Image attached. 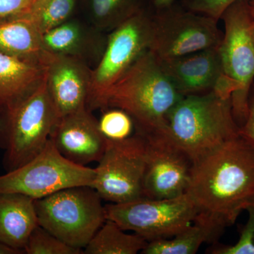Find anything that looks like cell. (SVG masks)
Listing matches in <instances>:
<instances>
[{
  "label": "cell",
  "instance_id": "1",
  "mask_svg": "<svg viewBox=\"0 0 254 254\" xmlns=\"http://www.w3.org/2000/svg\"><path fill=\"white\" fill-rule=\"evenodd\" d=\"M186 193L199 213L233 225L254 199V148L240 133L193 161Z\"/></svg>",
  "mask_w": 254,
  "mask_h": 254
},
{
  "label": "cell",
  "instance_id": "2",
  "mask_svg": "<svg viewBox=\"0 0 254 254\" xmlns=\"http://www.w3.org/2000/svg\"><path fill=\"white\" fill-rule=\"evenodd\" d=\"M150 50L105 90L91 109L119 108L133 119L137 132L168 131V118L182 99Z\"/></svg>",
  "mask_w": 254,
  "mask_h": 254
},
{
  "label": "cell",
  "instance_id": "3",
  "mask_svg": "<svg viewBox=\"0 0 254 254\" xmlns=\"http://www.w3.org/2000/svg\"><path fill=\"white\" fill-rule=\"evenodd\" d=\"M168 131L193 161L240 133L231 98L214 91L182 97L169 114Z\"/></svg>",
  "mask_w": 254,
  "mask_h": 254
},
{
  "label": "cell",
  "instance_id": "4",
  "mask_svg": "<svg viewBox=\"0 0 254 254\" xmlns=\"http://www.w3.org/2000/svg\"><path fill=\"white\" fill-rule=\"evenodd\" d=\"M58 120L46 80L14 108L0 114V146L4 150L6 171L19 168L39 154Z\"/></svg>",
  "mask_w": 254,
  "mask_h": 254
},
{
  "label": "cell",
  "instance_id": "5",
  "mask_svg": "<svg viewBox=\"0 0 254 254\" xmlns=\"http://www.w3.org/2000/svg\"><path fill=\"white\" fill-rule=\"evenodd\" d=\"M93 187H68L34 200L38 225L75 248L86 247L106 221L105 206Z\"/></svg>",
  "mask_w": 254,
  "mask_h": 254
},
{
  "label": "cell",
  "instance_id": "6",
  "mask_svg": "<svg viewBox=\"0 0 254 254\" xmlns=\"http://www.w3.org/2000/svg\"><path fill=\"white\" fill-rule=\"evenodd\" d=\"M220 18L225 27L219 46L222 70L231 88L232 113L240 127L248 114L254 81V18L249 0H237Z\"/></svg>",
  "mask_w": 254,
  "mask_h": 254
},
{
  "label": "cell",
  "instance_id": "7",
  "mask_svg": "<svg viewBox=\"0 0 254 254\" xmlns=\"http://www.w3.org/2000/svg\"><path fill=\"white\" fill-rule=\"evenodd\" d=\"M95 176V168L65 158L50 138L35 158L0 175V193H20L40 199L68 187H92Z\"/></svg>",
  "mask_w": 254,
  "mask_h": 254
},
{
  "label": "cell",
  "instance_id": "8",
  "mask_svg": "<svg viewBox=\"0 0 254 254\" xmlns=\"http://www.w3.org/2000/svg\"><path fill=\"white\" fill-rule=\"evenodd\" d=\"M199 213L187 193L175 198H141L105 205L107 220L148 242L173 237L190 226Z\"/></svg>",
  "mask_w": 254,
  "mask_h": 254
},
{
  "label": "cell",
  "instance_id": "9",
  "mask_svg": "<svg viewBox=\"0 0 254 254\" xmlns=\"http://www.w3.org/2000/svg\"><path fill=\"white\" fill-rule=\"evenodd\" d=\"M153 26L150 50L159 60L218 47L223 37L218 21L177 2L163 8L154 6Z\"/></svg>",
  "mask_w": 254,
  "mask_h": 254
},
{
  "label": "cell",
  "instance_id": "10",
  "mask_svg": "<svg viewBox=\"0 0 254 254\" xmlns=\"http://www.w3.org/2000/svg\"><path fill=\"white\" fill-rule=\"evenodd\" d=\"M153 11L154 5L133 15L110 32L99 63L92 69L88 109L105 90L150 50L153 36Z\"/></svg>",
  "mask_w": 254,
  "mask_h": 254
},
{
  "label": "cell",
  "instance_id": "11",
  "mask_svg": "<svg viewBox=\"0 0 254 254\" xmlns=\"http://www.w3.org/2000/svg\"><path fill=\"white\" fill-rule=\"evenodd\" d=\"M145 159V138L139 132L124 141H107L92 187L102 199L112 203L143 198Z\"/></svg>",
  "mask_w": 254,
  "mask_h": 254
},
{
  "label": "cell",
  "instance_id": "12",
  "mask_svg": "<svg viewBox=\"0 0 254 254\" xmlns=\"http://www.w3.org/2000/svg\"><path fill=\"white\" fill-rule=\"evenodd\" d=\"M142 134L146 143L143 198L164 199L186 193L193 168L191 158L168 131Z\"/></svg>",
  "mask_w": 254,
  "mask_h": 254
},
{
  "label": "cell",
  "instance_id": "13",
  "mask_svg": "<svg viewBox=\"0 0 254 254\" xmlns=\"http://www.w3.org/2000/svg\"><path fill=\"white\" fill-rule=\"evenodd\" d=\"M91 80L92 69L84 60L51 53L46 88L58 118L88 108Z\"/></svg>",
  "mask_w": 254,
  "mask_h": 254
},
{
  "label": "cell",
  "instance_id": "14",
  "mask_svg": "<svg viewBox=\"0 0 254 254\" xmlns=\"http://www.w3.org/2000/svg\"><path fill=\"white\" fill-rule=\"evenodd\" d=\"M50 139L65 158L83 166L99 162L107 145L98 120L88 108L59 118Z\"/></svg>",
  "mask_w": 254,
  "mask_h": 254
},
{
  "label": "cell",
  "instance_id": "15",
  "mask_svg": "<svg viewBox=\"0 0 254 254\" xmlns=\"http://www.w3.org/2000/svg\"><path fill=\"white\" fill-rule=\"evenodd\" d=\"M219 46L177 58L159 60L160 66L183 96L209 93L215 89L224 76Z\"/></svg>",
  "mask_w": 254,
  "mask_h": 254
},
{
  "label": "cell",
  "instance_id": "16",
  "mask_svg": "<svg viewBox=\"0 0 254 254\" xmlns=\"http://www.w3.org/2000/svg\"><path fill=\"white\" fill-rule=\"evenodd\" d=\"M103 33L91 25L69 19L44 33L43 42L52 54L79 58L87 63L96 58L99 63L107 42Z\"/></svg>",
  "mask_w": 254,
  "mask_h": 254
},
{
  "label": "cell",
  "instance_id": "17",
  "mask_svg": "<svg viewBox=\"0 0 254 254\" xmlns=\"http://www.w3.org/2000/svg\"><path fill=\"white\" fill-rule=\"evenodd\" d=\"M47 66L0 53V114L14 108L46 78Z\"/></svg>",
  "mask_w": 254,
  "mask_h": 254
},
{
  "label": "cell",
  "instance_id": "18",
  "mask_svg": "<svg viewBox=\"0 0 254 254\" xmlns=\"http://www.w3.org/2000/svg\"><path fill=\"white\" fill-rule=\"evenodd\" d=\"M34 200L15 193H0V242L23 251L38 226Z\"/></svg>",
  "mask_w": 254,
  "mask_h": 254
},
{
  "label": "cell",
  "instance_id": "19",
  "mask_svg": "<svg viewBox=\"0 0 254 254\" xmlns=\"http://www.w3.org/2000/svg\"><path fill=\"white\" fill-rule=\"evenodd\" d=\"M43 33L29 16L0 24V53L46 65L51 53L45 49Z\"/></svg>",
  "mask_w": 254,
  "mask_h": 254
},
{
  "label": "cell",
  "instance_id": "20",
  "mask_svg": "<svg viewBox=\"0 0 254 254\" xmlns=\"http://www.w3.org/2000/svg\"><path fill=\"white\" fill-rule=\"evenodd\" d=\"M225 227L210 217L198 213L190 227L170 239L150 241L143 254H194L205 242L220 236Z\"/></svg>",
  "mask_w": 254,
  "mask_h": 254
},
{
  "label": "cell",
  "instance_id": "21",
  "mask_svg": "<svg viewBox=\"0 0 254 254\" xmlns=\"http://www.w3.org/2000/svg\"><path fill=\"white\" fill-rule=\"evenodd\" d=\"M91 26L110 32L133 15L153 6V0H83Z\"/></svg>",
  "mask_w": 254,
  "mask_h": 254
},
{
  "label": "cell",
  "instance_id": "22",
  "mask_svg": "<svg viewBox=\"0 0 254 254\" xmlns=\"http://www.w3.org/2000/svg\"><path fill=\"white\" fill-rule=\"evenodd\" d=\"M148 241L134 233L129 235L115 222L106 220L83 250L85 254H136Z\"/></svg>",
  "mask_w": 254,
  "mask_h": 254
},
{
  "label": "cell",
  "instance_id": "23",
  "mask_svg": "<svg viewBox=\"0 0 254 254\" xmlns=\"http://www.w3.org/2000/svg\"><path fill=\"white\" fill-rule=\"evenodd\" d=\"M77 0H39L29 15L43 34L70 19Z\"/></svg>",
  "mask_w": 254,
  "mask_h": 254
},
{
  "label": "cell",
  "instance_id": "24",
  "mask_svg": "<svg viewBox=\"0 0 254 254\" xmlns=\"http://www.w3.org/2000/svg\"><path fill=\"white\" fill-rule=\"evenodd\" d=\"M98 121V127L107 141H121L133 136L134 122L126 112L119 108H108Z\"/></svg>",
  "mask_w": 254,
  "mask_h": 254
},
{
  "label": "cell",
  "instance_id": "25",
  "mask_svg": "<svg viewBox=\"0 0 254 254\" xmlns=\"http://www.w3.org/2000/svg\"><path fill=\"white\" fill-rule=\"evenodd\" d=\"M28 254H81L83 250L64 243L38 225L30 235L24 249Z\"/></svg>",
  "mask_w": 254,
  "mask_h": 254
},
{
  "label": "cell",
  "instance_id": "26",
  "mask_svg": "<svg viewBox=\"0 0 254 254\" xmlns=\"http://www.w3.org/2000/svg\"><path fill=\"white\" fill-rule=\"evenodd\" d=\"M248 220L242 227L238 242L234 245L218 246L212 250L214 254H254V199L246 210Z\"/></svg>",
  "mask_w": 254,
  "mask_h": 254
},
{
  "label": "cell",
  "instance_id": "27",
  "mask_svg": "<svg viewBox=\"0 0 254 254\" xmlns=\"http://www.w3.org/2000/svg\"><path fill=\"white\" fill-rule=\"evenodd\" d=\"M39 0H0V24L29 16Z\"/></svg>",
  "mask_w": 254,
  "mask_h": 254
},
{
  "label": "cell",
  "instance_id": "28",
  "mask_svg": "<svg viewBox=\"0 0 254 254\" xmlns=\"http://www.w3.org/2000/svg\"><path fill=\"white\" fill-rule=\"evenodd\" d=\"M237 0H183L182 5L195 12L218 21L225 10Z\"/></svg>",
  "mask_w": 254,
  "mask_h": 254
},
{
  "label": "cell",
  "instance_id": "29",
  "mask_svg": "<svg viewBox=\"0 0 254 254\" xmlns=\"http://www.w3.org/2000/svg\"><path fill=\"white\" fill-rule=\"evenodd\" d=\"M240 134L254 148V92L250 98L247 118L240 127Z\"/></svg>",
  "mask_w": 254,
  "mask_h": 254
},
{
  "label": "cell",
  "instance_id": "30",
  "mask_svg": "<svg viewBox=\"0 0 254 254\" xmlns=\"http://www.w3.org/2000/svg\"><path fill=\"white\" fill-rule=\"evenodd\" d=\"M23 253H24L23 251L16 250V249L5 245L2 242H0V254H20Z\"/></svg>",
  "mask_w": 254,
  "mask_h": 254
},
{
  "label": "cell",
  "instance_id": "31",
  "mask_svg": "<svg viewBox=\"0 0 254 254\" xmlns=\"http://www.w3.org/2000/svg\"><path fill=\"white\" fill-rule=\"evenodd\" d=\"M177 2V0H153L155 7L163 8Z\"/></svg>",
  "mask_w": 254,
  "mask_h": 254
},
{
  "label": "cell",
  "instance_id": "32",
  "mask_svg": "<svg viewBox=\"0 0 254 254\" xmlns=\"http://www.w3.org/2000/svg\"><path fill=\"white\" fill-rule=\"evenodd\" d=\"M249 4H250L251 12L254 18V0H249Z\"/></svg>",
  "mask_w": 254,
  "mask_h": 254
},
{
  "label": "cell",
  "instance_id": "33",
  "mask_svg": "<svg viewBox=\"0 0 254 254\" xmlns=\"http://www.w3.org/2000/svg\"><path fill=\"white\" fill-rule=\"evenodd\" d=\"M253 37H254V23L253 26Z\"/></svg>",
  "mask_w": 254,
  "mask_h": 254
}]
</instances>
